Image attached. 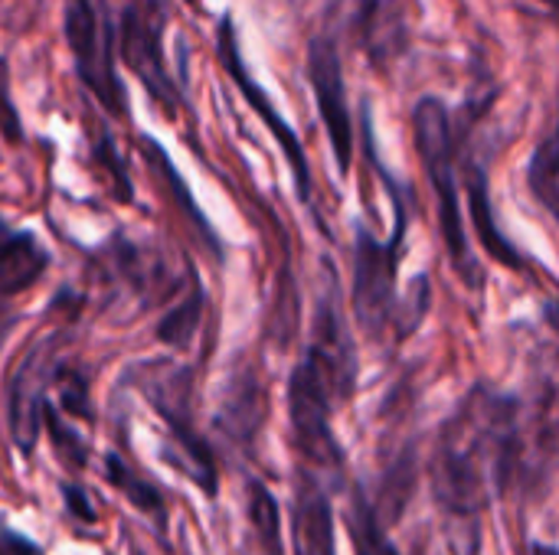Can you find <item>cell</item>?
Listing matches in <instances>:
<instances>
[{"label":"cell","mask_w":559,"mask_h":555,"mask_svg":"<svg viewBox=\"0 0 559 555\" xmlns=\"http://www.w3.org/2000/svg\"><path fill=\"white\" fill-rule=\"evenodd\" d=\"M524 432L521 402L488 386H475L445 422L432 458L439 504L459 517H475L488 497H501L521 468Z\"/></svg>","instance_id":"obj_1"},{"label":"cell","mask_w":559,"mask_h":555,"mask_svg":"<svg viewBox=\"0 0 559 555\" xmlns=\"http://www.w3.org/2000/svg\"><path fill=\"white\" fill-rule=\"evenodd\" d=\"M413 134H416V150L423 157V167L429 173V183L436 190L439 200V222H442V236H445V249L449 258L455 265V272L478 288L481 285V272L475 262V252L468 245L465 236V222H462V196H459V137H455V121L445 108L442 98H419L413 108Z\"/></svg>","instance_id":"obj_2"},{"label":"cell","mask_w":559,"mask_h":555,"mask_svg":"<svg viewBox=\"0 0 559 555\" xmlns=\"http://www.w3.org/2000/svg\"><path fill=\"white\" fill-rule=\"evenodd\" d=\"M364 144L370 160L377 164V150H373V128H370V114H364ZM380 167V164H377ZM383 173V170H380ZM386 190L393 196L396 206V226L390 242H380L370 229L357 226V242H354V285H350V304L357 314V324L377 337L383 334L386 324H393V311H396V275H400V252H403V239H406V226H409V209L403 206L400 196V183L383 173Z\"/></svg>","instance_id":"obj_3"},{"label":"cell","mask_w":559,"mask_h":555,"mask_svg":"<svg viewBox=\"0 0 559 555\" xmlns=\"http://www.w3.org/2000/svg\"><path fill=\"white\" fill-rule=\"evenodd\" d=\"M62 33L85 88L115 114H124L128 95L115 69V29L98 23L92 0H62Z\"/></svg>","instance_id":"obj_4"},{"label":"cell","mask_w":559,"mask_h":555,"mask_svg":"<svg viewBox=\"0 0 559 555\" xmlns=\"http://www.w3.org/2000/svg\"><path fill=\"white\" fill-rule=\"evenodd\" d=\"M334 406L337 402L331 396V386L314 370V363L305 357L292 370V379H288V422H292L298 455L308 464L324 468V471L344 468V451H341L334 429H331Z\"/></svg>","instance_id":"obj_5"},{"label":"cell","mask_w":559,"mask_h":555,"mask_svg":"<svg viewBox=\"0 0 559 555\" xmlns=\"http://www.w3.org/2000/svg\"><path fill=\"white\" fill-rule=\"evenodd\" d=\"M151 406L157 409V415L167 422L170 429V442L174 448L167 451L170 464H177L206 497H216V458L213 448L197 435L193 422H190V373L187 370H167L164 379H151L144 386Z\"/></svg>","instance_id":"obj_6"},{"label":"cell","mask_w":559,"mask_h":555,"mask_svg":"<svg viewBox=\"0 0 559 555\" xmlns=\"http://www.w3.org/2000/svg\"><path fill=\"white\" fill-rule=\"evenodd\" d=\"M164 26H167L164 0L128 3L121 13V23H118V56L144 82V88L154 101L174 108L177 85L164 62Z\"/></svg>","instance_id":"obj_7"},{"label":"cell","mask_w":559,"mask_h":555,"mask_svg":"<svg viewBox=\"0 0 559 555\" xmlns=\"http://www.w3.org/2000/svg\"><path fill=\"white\" fill-rule=\"evenodd\" d=\"M314 370L324 376L331 386L334 402H347L357 389V350L354 337L344 317V301H341V285L334 268L328 265V288L321 291L318 314H314V334L305 353Z\"/></svg>","instance_id":"obj_8"},{"label":"cell","mask_w":559,"mask_h":555,"mask_svg":"<svg viewBox=\"0 0 559 555\" xmlns=\"http://www.w3.org/2000/svg\"><path fill=\"white\" fill-rule=\"evenodd\" d=\"M308 79L311 92L318 101V114L328 128L331 150L337 160L341 177L350 173V157H354V121H350V98H347V82H344V62L341 49L331 33H318L308 46Z\"/></svg>","instance_id":"obj_9"},{"label":"cell","mask_w":559,"mask_h":555,"mask_svg":"<svg viewBox=\"0 0 559 555\" xmlns=\"http://www.w3.org/2000/svg\"><path fill=\"white\" fill-rule=\"evenodd\" d=\"M216 56L223 62V69L229 72V79L236 82V88L246 95V101L252 105V111L265 121V128L272 131V137L278 141L285 160L292 164V173H295V183H298V196L305 203H311V167H308V157H305V147L298 141V134L292 131V124L275 111V105L269 101V95L259 88V82L252 79L242 52H239V36H236V26H233V16L226 13L219 20V33H216Z\"/></svg>","instance_id":"obj_10"},{"label":"cell","mask_w":559,"mask_h":555,"mask_svg":"<svg viewBox=\"0 0 559 555\" xmlns=\"http://www.w3.org/2000/svg\"><path fill=\"white\" fill-rule=\"evenodd\" d=\"M52 350H56L52 340L33 343L26 350V357L16 363L10 389H7V425H10V438L20 448V455H29L39 438L46 389L56 373Z\"/></svg>","instance_id":"obj_11"},{"label":"cell","mask_w":559,"mask_h":555,"mask_svg":"<svg viewBox=\"0 0 559 555\" xmlns=\"http://www.w3.org/2000/svg\"><path fill=\"white\" fill-rule=\"evenodd\" d=\"M354 29H357V43L364 46L370 62L386 69L409 46L406 3L403 0H360Z\"/></svg>","instance_id":"obj_12"},{"label":"cell","mask_w":559,"mask_h":555,"mask_svg":"<svg viewBox=\"0 0 559 555\" xmlns=\"http://www.w3.org/2000/svg\"><path fill=\"white\" fill-rule=\"evenodd\" d=\"M295 555H337L334 510L314 474H301L295 494Z\"/></svg>","instance_id":"obj_13"},{"label":"cell","mask_w":559,"mask_h":555,"mask_svg":"<svg viewBox=\"0 0 559 555\" xmlns=\"http://www.w3.org/2000/svg\"><path fill=\"white\" fill-rule=\"evenodd\" d=\"M49 265V252L29 229H13L0 219V294H23L33 288Z\"/></svg>","instance_id":"obj_14"},{"label":"cell","mask_w":559,"mask_h":555,"mask_svg":"<svg viewBox=\"0 0 559 555\" xmlns=\"http://www.w3.org/2000/svg\"><path fill=\"white\" fill-rule=\"evenodd\" d=\"M465 186H468V209H472V222H475V229H478V236H481L485 252H488L495 262H501V265H508V268H514V272H524V268H527L524 255H521V252L504 239V232H501V229H498V222H495L491 190H488V167H485L481 160H472V164H468Z\"/></svg>","instance_id":"obj_15"},{"label":"cell","mask_w":559,"mask_h":555,"mask_svg":"<svg viewBox=\"0 0 559 555\" xmlns=\"http://www.w3.org/2000/svg\"><path fill=\"white\" fill-rule=\"evenodd\" d=\"M265 422V399H262V386L252 373H239L229 379L226 396H223V409L216 415V425L226 432V438H233L236 445H249L255 438V432Z\"/></svg>","instance_id":"obj_16"},{"label":"cell","mask_w":559,"mask_h":555,"mask_svg":"<svg viewBox=\"0 0 559 555\" xmlns=\"http://www.w3.org/2000/svg\"><path fill=\"white\" fill-rule=\"evenodd\" d=\"M246 520L265 555H285V536H282V507L275 494L262 481L246 484Z\"/></svg>","instance_id":"obj_17"},{"label":"cell","mask_w":559,"mask_h":555,"mask_svg":"<svg viewBox=\"0 0 559 555\" xmlns=\"http://www.w3.org/2000/svg\"><path fill=\"white\" fill-rule=\"evenodd\" d=\"M105 478H108L111 487H118V491L128 497L131 507H138L141 514L154 517L157 527H164V517H167V514H164V510H167L164 494H160L147 478H141L138 471H131L128 461H124L121 455H115V451L105 455Z\"/></svg>","instance_id":"obj_18"},{"label":"cell","mask_w":559,"mask_h":555,"mask_svg":"<svg viewBox=\"0 0 559 555\" xmlns=\"http://www.w3.org/2000/svg\"><path fill=\"white\" fill-rule=\"evenodd\" d=\"M527 180H531V193L537 196V203L557 216L559 213V144H557V131L550 128L534 157H531V170H527Z\"/></svg>","instance_id":"obj_19"},{"label":"cell","mask_w":559,"mask_h":555,"mask_svg":"<svg viewBox=\"0 0 559 555\" xmlns=\"http://www.w3.org/2000/svg\"><path fill=\"white\" fill-rule=\"evenodd\" d=\"M200 314H203V291L193 278V288L187 291V298L167 311V317L157 324V340L167 343V347H177V350H187L193 334H197V324H200Z\"/></svg>","instance_id":"obj_20"},{"label":"cell","mask_w":559,"mask_h":555,"mask_svg":"<svg viewBox=\"0 0 559 555\" xmlns=\"http://www.w3.org/2000/svg\"><path fill=\"white\" fill-rule=\"evenodd\" d=\"M350 536H354V550H357V555H400V550L393 546V540L386 536L383 520L377 517L373 504H367L364 494H357V500H354Z\"/></svg>","instance_id":"obj_21"},{"label":"cell","mask_w":559,"mask_h":555,"mask_svg":"<svg viewBox=\"0 0 559 555\" xmlns=\"http://www.w3.org/2000/svg\"><path fill=\"white\" fill-rule=\"evenodd\" d=\"M144 147L151 150V157H154V167H157V173L164 177V180H170V190H174V196L180 200V206H183V216L187 219H193L197 226H200V232H203V242L210 245V252L213 255H219L223 258V249L216 245V236H213V226L206 222V216L200 213V206H197V200L187 193V183L180 180V173L174 170V164H170V157H167V150L154 141V137H144Z\"/></svg>","instance_id":"obj_22"},{"label":"cell","mask_w":559,"mask_h":555,"mask_svg":"<svg viewBox=\"0 0 559 555\" xmlns=\"http://www.w3.org/2000/svg\"><path fill=\"white\" fill-rule=\"evenodd\" d=\"M43 425H46V432H49V438H52L56 455H59L69 468H82L85 458H88V448H85V442L59 419V409H56L49 399H46V406H43Z\"/></svg>","instance_id":"obj_23"},{"label":"cell","mask_w":559,"mask_h":555,"mask_svg":"<svg viewBox=\"0 0 559 555\" xmlns=\"http://www.w3.org/2000/svg\"><path fill=\"white\" fill-rule=\"evenodd\" d=\"M429 301H432L429 278H426V275L413 278V285H409L403 304L393 311V324H396V334H400V337H409V334L423 324V317L429 314Z\"/></svg>","instance_id":"obj_24"},{"label":"cell","mask_w":559,"mask_h":555,"mask_svg":"<svg viewBox=\"0 0 559 555\" xmlns=\"http://www.w3.org/2000/svg\"><path fill=\"white\" fill-rule=\"evenodd\" d=\"M59 379V402H62V412L69 415H79V419H92V402H88V383L75 373V370H62L56 366L52 373Z\"/></svg>","instance_id":"obj_25"},{"label":"cell","mask_w":559,"mask_h":555,"mask_svg":"<svg viewBox=\"0 0 559 555\" xmlns=\"http://www.w3.org/2000/svg\"><path fill=\"white\" fill-rule=\"evenodd\" d=\"M0 134L7 144H23V118L16 111L13 92H10V62L0 56Z\"/></svg>","instance_id":"obj_26"},{"label":"cell","mask_w":559,"mask_h":555,"mask_svg":"<svg viewBox=\"0 0 559 555\" xmlns=\"http://www.w3.org/2000/svg\"><path fill=\"white\" fill-rule=\"evenodd\" d=\"M95 157L102 160V167L108 170V177H111V190H115V196L121 200V203H128L131 200V177H128V170H124V164H121V157H118V150H115V144H111V137H108V131L102 128L98 134H95Z\"/></svg>","instance_id":"obj_27"},{"label":"cell","mask_w":559,"mask_h":555,"mask_svg":"<svg viewBox=\"0 0 559 555\" xmlns=\"http://www.w3.org/2000/svg\"><path fill=\"white\" fill-rule=\"evenodd\" d=\"M59 491H62L66 510H69L75 520H82V523H95V520H98V517H95V507H92V500H88V494H85L79 484H62Z\"/></svg>","instance_id":"obj_28"},{"label":"cell","mask_w":559,"mask_h":555,"mask_svg":"<svg viewBox=\"0 0 559 555\" xmlns=\"http://www.w3.org/2000/svg\"><path fill=\"white\" fill-rule=\"evenodd\" d=\"M0 555H46V553H43L33 540H26L23 533L0 527Z\"/></svg>","instance_id":"obj_29"},{"label":"cell","mask_w":559,"mask_h":555,"mask_svg":"<svg viewBox=\"0 0 559 555\" xmlns=\"http://www.w3.org/2000/svg\"><path fill=\"white\" fill-rule=\"evenodd\" d=\"M13 321H16V317L0 304V347H3V340H7V334H10V327H13Z\"/></svg>","instance_id":"obj_30"},{"label":"cell","mask_w":559,"mask_h":555,"mask_svg":"<svg viewBox=\"0 0 559 555\" xmlns=\"http://www.w3.org/2000/svg\"><path fill=\"white\" fill-rule=\"evenodd\" d=\"M531 553H534V555H557V550H554V546H547V543H534V546H531Z\"/></svg>","instance_id":"obj_31"},{"label":"cell","mask_w":559,"mask_h":555,"mask_svg":"<svg viewBox=\"0 0 559 555\" xmlns=\"http://www.w3.org/2000/svg\"><path fill=\"white\" fill-rule=\"evenodd\" d=\"M544 3H550V7H554V3H557V0H544Z\"/></svg>","instance_id":"obj_32"}]
</instances>
